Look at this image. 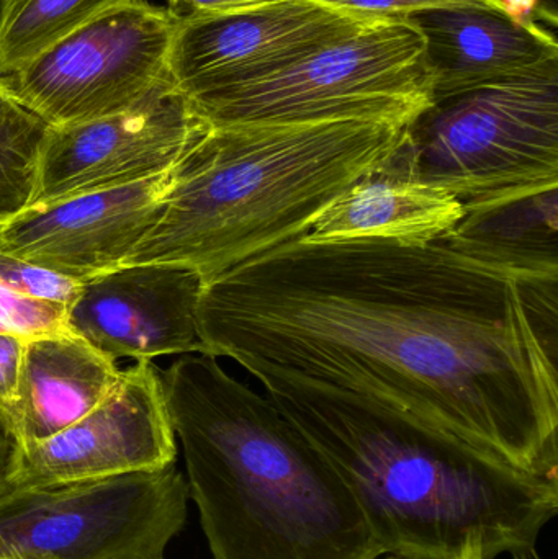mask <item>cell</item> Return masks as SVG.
<instances>
[{
  "mask_svg": "<svg viewBox=\"0 0 558 559\" xmlns=\"http://www.w3.org/2000/svg\"><path fill=\"white\" fill-rule=\"evenodd\" d=\"M161 378L213 559L382 557L340 473L271 397L209 354Z\"/></svg>",
  "mask_w": 558,
  "mask_h": 559,
  "instance_id": "cell-3",
  "label": "cell"
},
{
  "mask_svg": "<svg viewBox=\"0 0 558 559\" xmlns=\"http://www.w3.org/2000/svg\"><path fill=\"white\" fill-rule=\"evenodd\" d=\"M462 205L454 228L439 239L442 245L517 278H558V182Z\"/></svg>",
  "mask_w": 558,
  "mask_h": 559,
  "instance_id": "cell-17",
  "label": "cell"
},
{
  "mask_svg": "<svg viewBox=\"0 0 558 559\" xmlns=\"http://www.w3.org/2000/svg\"><path fill=\"white\" fill-rule=\"evenodd\" d=\"M558 282L441 241L285 242L206 283L205 354L346 391L558 479Z\"/></svg>",
  "mask_w": 558,
  "mask_h": 559,
  "instance_id": "cell-1",
  "label": "cell"
},
{
  "mask_svg": "<svg viewBox=\"0 0 558 559\" xmlns=\"http://www.w3.org/2000/svg\"><path fill=\"white\" fill-rule=\"evenodd\" d=\"M205 280L176 264H128L84 280L68 306L71 334L114 358L205 354L199 305Z\"/></svg>",
  "mask_w": 558,
  "mask_h": 559,
  "instance_id": "cell-12",
  "label": "cell"
},
{
  "mask_svg": "<svg viewBox=\"0 0 558 559\" xmlns=\"http://www.w3.org/2000/svg\"><path fill=\"white\" fill-rule=\"evenodd\" d=\"M114 358L74 334L26 342L15 396L3 413L20 445L49 439L100 406L120 383Z\"/></svg>",
  "mask_w": 558,
  "mask_h": 559,
  "instance_id": "cell-15",
  "label": "cell"
},
{
  "mask_svg": "<svg viewBox=\"0 0 558 559\" xmlns=\"http://www.w3.org/2000/svg\"><path fill=\"white\" fill-rule=\"evenodd\" d=\"M395 153L385 164L347 187L314 219L305 238L313 241L385 239L415 245L444 238L461 218L464 205L446 190L406 173Z\"/></svg>",
  "mask_w": 558,
  "mask_h": 559,
  "instance_id": "cell-16",
  "label": "cell"
},
{
  "mask_svg": "<svg viewBox=\"0 0 558 559\" xmlns=\"http://www.w3.org/2000/svg\"><path fill=\"white\" fill-rule=\"evenodd\" d=\"M324 2L353 9L366 15L379 16H408L422 10L465 5V3H484V5L501 9L500 0H324Z\"/></svg>",
  "mask_w": 558,
  "mask_h": 559,
  "instance_id": "cell-22",
  "label": "cell"
},
{
  "mask_svg": "<svg viewBox=\"0 0 558 559\" xmlns=\"http://www.w3.org/2000/svg\"><path fill=\"white\" fill-rule=\"evenodd\" d=\"M189 485L176 465L0 496V557L157 559L182 531Z\"/></svg>",
  "mask_w": 558,
  "mask_h": 559,
  "instance_id": "cell-7",
  "label": "cell"
},
{
  "mask_svg": "<svg viewBox=\"0 0 558 559\" xmlns=\"http://www.w3.org/2000/svg\"><path fill=\"white\" fill-rule=\"evenodd\" d=\"M25 345L22 337L0 334V406H5L15 396Z\"/></svg>",
  "mask_w": 558,
  "mask_h": 559,
  "instance_id": "cell-23",
  "label": "cell"
},
{
  "mask_svg": "<svg viewBox=\"0 0 558 559\" xmlns=\"http://www.w3.org/2000/svg\"><path fill=\"white\" fill-rule=\"evenodd\" d=\"M268 396L353 492L380 554L484 559L536 551L558 514V479L518 472L475 447L366 397L287 378Z\"/></svg>",
  "mask_w": 558,
  "mask_h": 559,
  "instance_id": "cell-2",
  "label": "cell"
},
{
  "mask_svg": "<svg viewBox=\"0 0 558 559\" xmlns=\"http://www.w3.org/2000/svg\"><path fill=\"white\" fill-rule=\"evenodd\" d=\"M68 306L13 292L0 285V334L16 335L23 341L46 335L71 334Z\"/></svg>",
  "mask_w": 558,
  "mask_h": 559,
  "instance_id": "cell-20",
  "label": "cell"
},
{
  "mask_svg": "<svg viewBox=\"0 0 558 559\" xmlns=\"http://www.w3.org/2000/svg\"><path fill=\"white\" fill-rule=\"evenodd\" d=\"M209 131L176 85L121 114L48 128L32 205L170 173Z\"/></svg>",
  "mask_w": 558,
  "mask_h": 559,
  "instance_id": "cell-10",
  "label": "cell"
},
{
  "mask_svg": "<svg viewBox=\"0 0 558 559\" xmlns=\"http://www.w3.org/2000/svg\"><path fill=\"white\" fill-rule=\"evenodd\" d=\"M405 130L372 120L210 128L174 167L156 223L123 265H183L206 285L307 235Z\"/></svg>",
  "mask_w": 558,
  "mask_h": 559,
  "instance_id": "cell-4",
  "label": "cell"
},
{
  "mask_svg": "<svg viewBox=\"0 0 558 559\" xmlns=\"http://www.w3.org/2000/svg\"><path fill=\"white\" fill-rule=\"evenodd\" d=\"M389 559H399V558H393V557H390Z\"/></svg>",
  "mask_w": 558,
  "mask_h": 559,
  "instance_id": "cell-29",
  "label": "cell"
},
{
  "mask_svg": "<svg viewBox=\"0 0 558 559\" xmlns=\"http://www.w3.org/2000/svg\"><path fill=\"white\" fill-rule=\"evenodd\" d=\"M157 559H164V557L163 558H157Z\"/></svg>",
  "mask_w": 558,
  "mask_h": 559,
  "instance_id": "cell-30",
  "label": "cell"
},
{
  "mask_svg": "<svg viewBox=\"0 0 558 559\" xmlns=\"http://www.w3.org/2000/svg\"><path fill=\"white\" fill-rule=\"evenodd\" d=\"M395 156L462 203L558 182V59L432 98Z\"/></svg>",
  "mask_w": 558,
  "mask_h": 559,
  "instance_id": "cell-5",
  "label": "cell"
},
{
  "mask_svg": "<svg viewBox=\"0 0 558 559\" xmlns=\"http://www.w3.org/2000/svg\"><path fill=\"white\" fill-rule=\"evenodd\" d=\"M170 173L26 206L0 226V252L81 282L120 267L156 223Z\"/></svg>",
  "mask_w": 558,
  "mask_h": 559,
  "instance_id": "cell-13",
  "label": "cell"
},
{
  "mask_svg": "<svg viewBox=\"0 0 558 559\" xmlns=\"http://www.w3.org/2000/svg\"><path fill=\"white\" fill-rule=\"evenodd\" d=\"M48 128L0 91V226L32 205Z\"/></svg>",
  "mask_w": 558,
  "mask_h": 559,
  "instance_id": "cell-19",
  "label": "cell"
},
{
  "mask_svg": "<svg viewBox=\"0 0 558 559\" xmlns=\"http://www.w3.org/2000/svg\"><path fill=\"white\" fill-rule=\"evenodd\" d=\"M500 3L503 12L517 23L536 20L537 15L547 20L543 13V0H500Z\"/></svg>",
  "mask_w": 558,
  "mask_h": 559,
  "instance_id": "cell-26",
  "label": "cell"
},
{
  "mask_svg": "<svg viewBox=\"0 0 558 559\" xmlns=\"http://www.w3.org/2000/svg\"><path fill=\"white\" fill-rule=\"evenodd\" d=\"M131 0H0V75Z\"/></svg>",
  "mask_w": 558,
  "mask_h": 559,
  "instance_id": "cell-18",
  "label": "cell"
},
{
  "mask_svg": "<svg viewBox=\"0 0 558 559\" xmlns=\"http://www.w3.org/2000/svg\"><path fill=\"white\" fill-rule=\"evenodd\" d=\"M81 283L0 252V285L13 292L69 306L79 295Z\"/></svg>",
  "mask_w": 558,
  "mask_h": 559,
  "instance_id": "cell-21",
  "label": "cell"
},
{
  "mask_svg": "<svg viewBox=\"0 0 558 559\" xmlns=\"http://www.w3.org/2000/svg\"><path fill=\"white\" fill-rule=\"evenodd\" d=\"M16 449L19 443L10 429L3 407L0 406V496L5 495L10 489L9 478Z\"/></svg>",
  "mask_w": 558,
  "mask_h": 559,
  "instance_id": "cell-25",
  "label": "cell"
},
{
  "mask_svg": "<svg viewBox=\"0 0 558 559\" xmlns=\"http://www.w3.org/2000/svg\"><path fill=\"white\" fill-rule=\"evenodd\" d=\"M425 39L406 16L372 25L226 91L187 97L210 128L372 120L408 127L432 102Z\"/></svg>",
  "mask_w": 558,
  "mask_h": 559,
  "instance_id": "cell-6",
  "label": "cell"
},
{
  "mask_svg": "<svg viewBox=\"0 0 558 559\" xmlns=\"http://www.w3.org/2000/svg\"><path fill=\"white\" fill-rule=\"evenodd\" d=\"M406 19L425 39L432 98L558 59L556 33L537 20L517 23L484 3L438 7Z\"/></svg>",
  "mask_w": 558,
  "mask_h": 559,
  "instance_id": "cell-14",
  "label": "cell"
},
{
  "mask_svg": "<svg viewBox=\"0 0 558 559\" xmlns=\"http://www.w3.org/2000/svg\"><path fill=\"white\" fill-rule=\"evenodd\" d=\"M324 0H261L177 20L169 71L186 97L261 81L372 25Z\"/></svg>",
  "mask_w": 558,
  "mask_h": 559,
  "instance_id": "cell-9",
  "label": "cell"
},
{
  "mask_svg": "<svg viewBox=\"0 0 558 559\" xmlns=\"http://www.w3.org/2000/svg\"><path fill=\"white\" fill-rule=\"evenodd\" d=\"M254 2H261V0H167V10L173 13L174 19L182 20Z\"/></svg>",
  "mask_w": 558,
  "mask_h": 559,
  "instance_id": "cell-24",
  "label": "cell"
},
{
  "mask_svg": "<svg viewBox=\"0 0 558 559\" xmlns=\"http://www.w3.org/2000/svg\"><path fill=\"white\" fill-rule=\"evenodd\" d=\"M0 559H20V558L0 557Z\"/></svg>",
  "mask_w": 558,
  "mask_h": 559,
  "instance_id": "cell-28",
  "label": "cell"
},
{
  "mask_svg": "<svg viewBox=\"0 0 558 559\" xmlns=\"http://www.w3.org/2000/svg\"><path fill=\"white\" fill-rule=\"evenodd\" d=\"M177 442L163 378L151 361L121 370L117 390L87 416L49 439L16 449L10 489L64 485L176 463Z\"/></svg>",
  "mask_w": 558,
  "mask_h": 559,
  "instance_id": "cell-11",
  "label": "cell"
},
{
  "mask_svg": "<svg viewBox=\"0 0 558 559\" xmlns=\"http://www.w3.org/2000/svg\"><path fill=\"white\" fill-rule=\"evenodd\" d=\"M177 20L167 7L131 0L0 75V91L49 128L131 110L174 84Z\"/></svg>",
  "mask_w": 558,
  "mask_h": 559,
  "instance_id": "cell-8",
  "label": "cell"
},
{
  "mask_svg": "<svg viewBox=\"0 0 558 559\" xmlns=\"http://www.w3.org/2000/svg\"><path fill=\"white\" fill-rule=\"evenodd\" d=\"M459 559H484V557H482L480 551L475 550V548H468V550L465 551V554L462 555V557ZM517 559H541V558L537 557L536 551H534V554L526 555V557H521V558H517Z\"/></svg>",
  "mask_w": 558,
  "mask_h": 559,
  "instance_id": "cell-27",
  "label": "cell"
}]
</instances>
